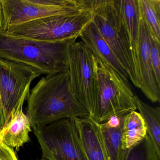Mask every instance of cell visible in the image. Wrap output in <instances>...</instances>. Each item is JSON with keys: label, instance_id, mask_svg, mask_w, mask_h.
Listing matches in <instances>:
<instances>
[{"label": "cell", "instance_id": "cell-18", "mask_svg": "<svg viewBox=\"0 0 160 160\" xmlns=\"http://www.w3.org/2000/svg\"><path fill=\"white\" fill-rule=\"evenodd\" d=\"M139 10L152 35L160 42V0H138Z\"/></svg>", "mask_w": 160, "mask_h": 160}, {"label": "cell", "instance_id": "cell-5", "mask_svg": "<svg viewBox=\"0 0 160 160\" xmlns=\"http://www.w3.org/2000/svg\"><path fill=\"white\" fill-rule=\"evenodd\" d=\"M96 0H0L2 32L40 18L94 9Z\"/></svg>", "mask_w": 160, "mask_h": 160}, {"label": "cell", "instance_id": "cell-14", "mask_svg": "<svg viewBox=\"0 0 160 160\" xmlns=\"http://www.w3.org/2000/svg\"><path fill=\"white\" fill-rule=\"evenodd\" d=\"M127 33L133 55L138 63L140 13L138 0H115Z\"/></svg>", "mask_w": 160, "mask_h": 160}, {"label": "cell", "instance_id": "cell-12", "mask_svg": "<svg viewBox=\"0 0 160 160\" xmlns=\"http://www.w3.org/2000/svg\"><path fill=\"white\" fill-rule=\"evenodd\" d=\"M79 37L94 56L112 67L125 81L129 82L128 74L93 21L86 27Z\"/></svg>", "mask_w": 160, "mask_h": 160}, {"label": "cell", "instance_id": "cell-10", "mask_svg": "<svg viewBox=\"0 0 160 160\" xmlns=\"http://www.w3.org/2000/svg\"><path fill=\"white\" fill-rule=\"evenodd\" d=\"M138 59L140 83L139 89L152 102H159L160 85L156 80L151 59L148 29L141 14Z\"/></svg>", "mask_w": 160, "mask_h": 160}, {"label": "cell", "instance_id": "cell-22", "mask_svg": "<svg viewBox=\"0 0 160 160\" xmlns=\"http://www.w3.org/2000/svg\"><path fill=\"white\" fill-rule=\"evenodd\" d=\"M2 32V14L1 6L0 3V32Z\"/></svg>", "mask_w": 160, "mask_h": 160}, {"label": "cell", "instance_id": "cell-11", "mask_svg": "<svg viewBox=\"0 0 160 160\" xmlns=\"http://www.w3.org/2000/svg\"><path fill=\"white\" fill-rule=\"evenodd\" d=\"M74 119L87 160H108L100 124L89 116Z\"/></svg>", "mask_w": 160, "mask_h": 160}, {"label": "cell", "instance_id": "cell-15", "mask_svg": "<svg viewBox=\"0 0 160 160\" xmlns=\"http://www.w3.org/2000/svg\"><path fill=\"white\" fill-rule=\"evenodd\" d=\"M123 118H115L100 124L108 160H127L131 151V150H123L122 146L121 130Z\"/></svg>", "mask_w": 160, "mask_h": 160}, {"label": "cell", "instance_id": "cell-16", "mask_svg": "<svg viewBox=\"0 0 160 160\" xmlns=\"http://www.w3.org/2000/svg\"><path fill=\"white\" fill-rule=\"evenodd\" d=\"M147 135L144 120L139 112L133 111L124 116L121 130L122 149L131 150L141 144Z\"/></svg>", "mask_w": 160, "mask_h": 160}, {"label": "cell", "instance_id": "cell-23", "mask_svg": "<svg viewBox=\"0 0 160 160\" xmlns=\"http://www.w3.org/2000/svg\"><path fill=\"white\" fill-rule=\"evenodd\" d=\"M47 160L46 159H43V158H42V159H40V160Z\"/></svg>", "mask_w": 160, "mask_h": 160}, {"label": "cell", "instance_id": "cell-13", "mask_svg": "<svg viewBox=\"0 0 160 160\" xmlns=\"http://www.w3.org/2000/svg\"><path fill=\"white\" fill-rule=\"evenodd\" d=\"M19 108L12 115L6 125L0 130V142L17 151L30 140L29 133L32 132L30 122Z\"/></svg>", "mask_w": 160, "mask_h": 160}, {"label": "cell", "instance_id": "cell-6", "mask_svg": "<svg viewBox=\"0 0 160 160\" xmlns=\"http://www.w3.org/2000/svg\"><path fill=\"white\" fill-rule=\"evenodd\" d=\"M93 10L40 18L12 27L9 35L38 41L56 42L77 38L92 21Z\"/></svg>", "mask_w": 160, "mask_h": 160}, {"label": "cell", "instance_id": "cell-8", "mask_svg": "<svg viewBox=\"0 0 160 160\" xmlns=\"http://www.w3.org/2000/svg\"><path fill=\"white\" fill-rule=\"evenodd\" d=\"M47 160H88L80 144L74 119H65L33 129Z\"/></svg>", "mask_w": 160, "mask_h": 160}, {"label": "cell", "instance_id": "cell-4", "mask_svg": "<svg viewBox=\"0 0 160 160\" xmlns=\"http://www.w3.org/2000/svg\"><path fill=\"white\" fill-rule=\"evenodd\" d=\"M135 87L140 88L138 63L115 0H96L92 20Z\"/></svg>", "mask_w": 160, "mask_h": 160}, {"label": "cell", "instance_id": "cell-3", "mask_svg": "<svg viewBox=\"0 0 160 160\" xmlns=\"http://www.w3.org/2000/svg\"><path fill=\"white\" fill-rule=\"evenodd\" d=\"M93 60V111L90 117L102 124L136 111L135 94L130 83L94 55Z\"/></svg>", "mask_w": 160, "mask_h": 160}, {"label": "cell", "instance_id": "cell-21", "mask_svg": "<svg viewBox=\"0 0 160 160\" xmlns=\"http://www.w3.org/2000/svg\"><path fill=\"white\" fill-rule=\"evenodd\" d=\"M0 160H18L13 149L0 142Z\"/></svg>", "mask_w": 160, "mask_h": 160}, {"label": "cell", "instance_id": "cell-20", "mask_svg": "<svg viewBox=\"0 0 160 160\" xmlns=\"http://www.w3.org/2000/svg\"><path fill=\"white\" fill-rule=\"evenodd\" d=\"M149 31V30H148ZM150 52L153 72L157 83L160 85V42L157 41L149 31Z\"/></svg>", "mask_w": 160, "mask_h": 160}, {"label": "cell", "instance_id": "cell-2", "mask_svg": "<svg viewBox=\"0 0 160 160\" xmlns=\"http://www.w3.org/2000/svg\"><path fill=\"white\" fill-rule=\"evenodd\" d=\"M77 38L38 41L0 32V58L22 63L46 75L68 72L69 52Z\"/></svg>", "mask_w": 160, "mask_h": 160}, {"label": "cell", "instance_id": "cell-1", "mask_svg": "<svg viewBox=\"0 0 160 160\" xmlns=\"http://www.w3.org/2000/svg\"><path fill=\"white\" fill-rule=\"evenodd\" d=\"M28 102L27 116L33 129L89 116L73 92L68 71L43 77L31 90Z\"/></svg>", "mask_w": 160, "mask_h": 160}, {"label": "cell", "instance_id": "cell-9", "mask_svg": "<svg viewBox=\"0 0 160 160\" xmlns=\"http://www.w3.org/2000/svg\"><path fill=\"white\" fill-rule=\"evenodd\" d=\"M69 72L72 89L89 116L93 111V55L82 42H76L69 52Z\"/></svg>", "mask_w": 160, "mask_h": 160}, {"label": "cell", "instance_id": "cell-7", "mask_svg": "<svg viewBox=\"0 0 160 160\" xmlns=\"http://www.w3.org/2000/svg\"><path fill=\"white\" fill-rule=\"evenodd\" d=\"M40 75L28 65L0 58V130L23 106L32 82Z\"/></svg>", "mask_w": 160, "mask_h": 160}, {"label": "cell", "instance_id": "cell-19", "mask_svg": "<svg viewBox=\"0 0 160 160\" xmlns=\"http://www.w3.org/2000/svg\"><path fill=\"white\" fill-rule=\"evenodd\" d=\"M127 160H160L152 142L147 135L142 143L131 150Z\"/></svg>", "mask_w": 160, "mask_h": 160}, {"label": "cell", "instance_id": "cell-17", "mask_svg": "<svg viewBox=\"0 0 160 160\" xmlns=\"http://www.w3.org/2000/svg\"><path fill=\"white\" fill-rule=\"evenodd\" d=\"M138 110L144 120L147 135L150 138L157 154L160 156V108L152 107L135 94Z\"/></svg>", "mask_w": 160, "mask_h": 160}]
</instances>
